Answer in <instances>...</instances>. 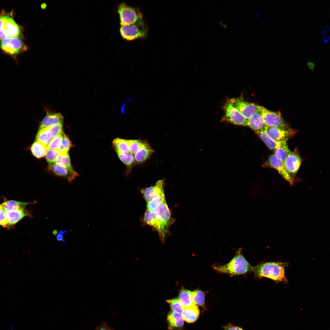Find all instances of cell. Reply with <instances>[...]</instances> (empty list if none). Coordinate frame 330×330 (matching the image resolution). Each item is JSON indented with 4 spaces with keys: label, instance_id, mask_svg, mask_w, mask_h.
<instances>
[{
    "label": "cell",
    "instance_id": "cell-27",
    "mask_svg": "<svg viewBox=\"0 0 330 330\" xmlns=\"http://www.w3.org/2000/svg\"><path fill=\"white\" fill-rule=\"evenodd\" d=\"M53 139L45 128L38 129L35 141H39L47 146Z\"/></svg>",
    "mask_w": 330,
    "mask_h": 330
},
{
    "label": "cell",
    "instance_id": "cell-23",
    "mask_svg": "<svg viewBox=\"0 0 330 330\" xmlns=\"http://www.w3.org/2000/svg\"><path fill=\"white\" fill-rule=\"evenodd\" d=\"M35 203V201L25 202L5 199L3 202L1 204L3 208L8 211L25 209L28 205L34 204Z\"/></svg>",
    "mask_w": 330,
    "mask_h": 330
},
{
    "label": "cell",
    "instance_id": "cell-46",
    "mask_svg": "<svg viewBox=\"0 0 330 330\" xmlns=\"http://www.w3.org/2000/svg\"><path fill=\"white\" fill-rule=\"evenodd\" d=\"M3 209V208L2 206V204H0V213L1 212V211H2V210Z\"/></svg>",
    "mask_w": 330,
    "mask_h": 330
},
{
    "label": "cell",
    "instance_id": "cell-29",
    "mask_svg": "<svg viewBox=\"0 0 330 330\" xmlns=\"http://www.w3.org/2000/svg\"><path fill=\"white\" fill-rule=\"evenodd\" d=\"M114 148L126 153L130 152V150L127 139L120 138L114 139L112 141Z\"/></svg>",
    "mask_w": 330,
    "mask_h": 330
},
{
    "label": "cell",
    "instance_id": "cell-43",
    "mask_svg": "<svg viewBox=\"0 0 330 330\" xmlns=\"http://www.w3.org/2000/svg\"><path fill=\"white\" fill-rule=\"evenodd\" d=\"M98 330H112L109 328H108L105 325L102 326Z\"/></svg>",
    "mask_w": 330,
    "mask_h": 330
},
{
    "label": "cell",
    "instance_id": "cell-31",
    "mask_svg": "<svg viewBox=\"0 0 330 330\" xmlns=\"http://www.w3.org/2000/svg\"><path fill=\"white\" fill-rule=\"evenodd\" d=\"M55 163L64 168H72L68 152L60 154Z\"/></svg>",
    "mask_w": 330,
    "mask_h": 330
},
{
    "label": "cell",
    "instance_id": "cell-33",
    "mask_svg": "<svg viewBox=\"0 0 330 330\" xmlns=\"http://www.w3.org/2000/svg\"><path fill=\"white\" fill-rule=\"evenodd\" d=\"M167 302L173 311L182 314L184 307L178 298L168 300H167Z\"/></svg>",
    "mask_w": 330,
    "mask_h": 330
},
{
    "label": "cell",
    "instance_id": "cell-41",
    "mask_svg": "<svg viewBox=\"0 0 330 330\" xmlns=\"http://www.w3.org/2000/svg\"><path fill=\"white\" fill-rule=\"evenodd\" d=\"M223 328L224 330H244L240 327L234 325L230 323L223 327Z\"/></svg>",
    "mask_w": 330,
    "mask_h": 330
},
{
    "label": "cell",
    "instance_id": "cell-20",
    "mask_svg": "<svg viewBox=\"0 0 330 330\" xmlns=\"http://www.w3.org/2000/svg\"><path fill=\"white\" fill-rule=\"evenodd\" d=\"M257 134L270 149L274 150L277 148L287 144L288 140H285L280 142L276 141L273 140L268 135L265 130V128L259 131Z\"/></svg>",
    "mask_w": 330,
    "mask_h": 330
},
{
    "label": "cell",
    "instance_id": "cell-24",
    "mask_svg": "<svg viewBox=\"0 0 330 330\" xmlns=\"http://www.w3.org/2000/svg\"><path fill=\"white\" fill-rule=\"evenodd\" d=\"M47 149V146L38 141H35L30 148L32 155L38 158L45 156Z\"/></svg>",
    "mask_w": 330,
    "mask_h": 330
},
{
    "label": "cell",
    "instance_id": "cell-16",
    "mask_svg": "<svg viewBox=\"0 0 330 330\" xmlns=\"http://www.w3.org/2000/svg\"><path fill=\"white\" fill-rule=\"evenodd\" d=\"M9 229L12 228L16 223L25 217H32L29 211L25 209L7 211Z\"/></svg>",
    "mask_w": 330,
    "mask_h": 330
},
{
    "label": "cell",
    "instance_id": "cell-26",
    "mask_svg": "<svg viewBox=\"0 0 330 330\" xmlns=\"http://www.w3.org/2000/svg\"><path fill=\"white\" fill-rule=\"evenodd\" d=\"M114 148L119 159L127 167H131L135 164V162L134 156L130 152L124 153L116 148Z\"/></svg>",
    "mask_w": 330,
    "mask_h": 330
},
{
    "label": "cell",
    "instance_id": "cell-9",
    "mask_svg": "<svg viewBox=\"0 0 330 330\" xmlns=\"http://www.w3.org/2000/svg\"><path fill=\"white\" fill-rule=\"evenodd\" d=\"M246 118L249 119L258 111L260 106L244 101L242 98H234L228 101Z\"/></svg>",
    "mask_w": 330,
    "mask_h": 330
},
{
    "label": "cell",
    "instance_id": "cell-22",
    "mask_svg": "<svg viewBox=\"0 0 330 330\" xmlns=\"http://www.w3.org/2000/svg\"><path fill=\"white\" fill-rule=\"evenodd\" d=\"M167 321L169 328L170 330L181 328L184 324V320L182 314L173 311L168 314Z\"/></svg>",
    "mask_w": 330,
    "mask_h": 330
},
{
    "label": "cell",
    "instance_id": "cell-25",
    "mask_svg": "<svg viewBox=\"0 0 330 330\" xmlns=\"http://www.w3.org/2000/svg\"><path fill=\"white\" fill-rule=\"evenodd\" d=\"M191 293L190 291L185 289H182L179 292L178 298L184 308L195 305L192 301Z\"/></svg>",
    "mask_w": 330,
    "mask_h": 330
},
{
    "label": "cell",
    "instance_id": "cell-14",
    "mask_svg": "<svg viewBox=\"0 0 330 330\" xmlns=\"http://www.w3.org/2000/svg\"><path fill=\"white\" fill-rule=\"evenodd\" d=\"M48 169L56 175L67 179L69 182H71L79 176L73 168H64L55 163L49 164Z\"/></svg>",
    "mask_w": 330,
    "mask_h": 330
},
{
    "label": "cell",
    "instance_id": "cell-21",
    "mask_svg": "<svg viewBox=\"0 0 330 330\" xmlns=\"http://www.w3.org/2000/svg\"><path fill=\"white\" fill-rule=\"evenodd\" d=\"M199 314V309L195 305L184 308L182 313L184 320L189 323L195 322L198 318Z\"/></svg>",
    "mask_w": 330,
    "mask_h": 330
},
{
    "label": "cell",
    "instance_id": "cell-6",
    "mask_svg": "<svg viewBox=\"0 0 330 330\" xmlns=\"http://www.w3.org/2000/svg\"><path fill=\"white\" fill-rule=\"evenodd\" d=\"M117 11L121 26L134 24L143 19L142 13L138 8L130 6L124 2L118 5Z\"/></svg>",
    "mask_w": 330,
    "mask_h": 330
},
{
    "label": "cell",
    "instance_id": "cell-32",
    "mask_svg": "<svg viewBox=\"0 0 330 330\" xmlns=\"http://www.w3.org/2000/svg\"><path fill=\"white\" fill-rule=\"evenodd\" d=\"M287 144L274 149V154L279 159L284 162L288 154L291 152Z\"/></svg>",
    "mask_w": 330,
    "mask_h": 330
},
{
    "label": "cell",
    "instance_id": "cell-18",
    "mask_svg": "<svg viewBox=\"0 0 330 330\" xmlns=\"http://www.w3.org/2000/svg\"><path fill=\"white\" fill-rule=\"evenodd\" d=\"M260 108L259 110L248 119V126L256 134L266 126Z\"/></svg>",
    "mask_w": 330,
    "mask_h": 330
},
{
    "label": "cell",
    "instance_id": "cell-19",
    "mask_svg": "<svg viewBox=\"0 0 330 330\" xmlns=\"http://www.w3.org/2000/svg\"><path fill=\"white\" fill-rule=\"evenodd\" d=\"M64 117L60 113L48 114L41 122L39 129L50 127L56 124L62 123Z\"/></svg>",
    "mask_w": 330,
    "mask_h": 330
},
{
    "label": "cell",
    "instance_id": "cell-12",
    "mask_svg": "<svg viewBox=\"0 0 330 330\" xmlns=\"http://www.w3.org/2000/svg\"><path fill=\"white\" fill-rule=\"evenodd\" d=\"M263 166L270 167L276 169L279 174L290 184L292 185L295 180L293 179L287 172L284 167V162L277 158L274 154L271 155Z\"/></svg>",
    "mask_w": 330,
    "mask_h": 330
},
{
    "label": "cell",
    "instance_id": "cell-30",
    "mask_svg": "<svg viewBox=\"0 0 330 330\" xmlns=\"http://www.w3.org/2000/svg\"><path fill=\"white\" fill-rule=\"evenodd\" d=\"M144 220L147 224L153 227L158 232L159 228L153 211L147 210L144 214Z\"/></svg>",
    "mask_w": 330,
    "mask_h": 330
},
{
    "label": "cell",
    "instance_id": "cell-36",
    "mask_svg": "<svg viewBox=\"0 0 330 330\" xmlns=\"http://www.w3.org/2000/svg\"><path fill=\"white\" fill-rule=\"evenodd\" d=\"M72 146L68 137L64 134L61 145L57 150L60 154L68 152L69 150Z\"/></svg>",
    "mask_w": 330,
    "mask_h": 330
},
{
    "label": "cell",
    "instance_id": "cell-7",
    "mask_svg": "<svg viewBox=\"0 0 330 330\" xmlns=\"http://www.w3.org/2000/svg\"><path fill=\"white\" fill-rule=\"evenodd\" d=\"M0 48L5 53L15 57L28 49L22 37L6 38L0 40Z\"/></svg>",
    "mask_w": 330,
    "mask_h": 330
},
{
    "label": "cell",
    "instance_id": "cell-44",
    "mask_svg": "<svg viewBox=\"0 0 330 330\" xmlns=\"http://www.w3.org/2000/svg\"><path fill=\"white\" fill-rule=\"evenodd\" d=\"M125 106H126V104L124 103V104H123V105H122V107H121V113L122 114L124 112V111H125L124 108H125Z\"/></svg>",
    "mask_w": 330,
    "mask_h": 330
},
{
    "label": "cell",
    "instance_id": "cell-35",
    "mask_svg": "<svg viewBox=\"0 0 330 330\" xmlns=\"http://www.w3.org/2000/svg\"><path fill=\"white\" fill-rule=\"evenodd\" d=\"M64 134L63 131L54 138L47 146V149L58 150L61 145Z\"/></svg>",
    "mask_w": 330,
    "mask_h": 330
},
{
    "label": "cell",
    "instance_id": "cell-10",
    "mask_svg": "<svg viewBox=\"0 0 330 330\" xmlns=\"http://www.w3.org/2000/svg\"><path fill=\"white\" fill-rule=\"evenodd\" d=\"M226 120L239 125L248 126V119L235 108L229 101L224 107Z\"/></svg>",
    "mask_w": 330,
    "mask_h": 330
},
{
    "label": "cell",
    "instance_id": "cell-1",
    "mask_svg": "<svg viewBox=\"0 0 330 330\" xmlns=\"http://www.w3.org/2000/svg\"><path fill=\"white\" fill-rule=\"evenodd\" d=\"M288 262L274 261L262 263L253 267V272L255 278L266 277L276 283L288 282L285 270L289 265Z\"/></svg>",
    "mask_w": 330,
    "mask_h": 330
},
{
    "label": "cell",
    "instance_id": "cell-28",
    "mask_svg": "<svg viewBox=\"0 0 330 330\" xmlns=\"http://www.w3.org/2000/svg\"><path fill=\"white\" fill-rule=\"evenodd\" d=\"M191 297L194 304L203 306L204 305L205 295L201 290L197 289L191 292Z\"/></svg>",
    "mask_w": 330,
    "mask_h": 330
},
{
    "label": "cell",
    "instance_id": "cell-45",
    "mask_svg": "<svg viewBox=\"0 0 330 330\" xmlns=\"http://www.w3.org/2000/svg\"><path fill=\"white\" fill-rule=\"evenodd\" d=\"M47 7V5L46 3H44L41 5V8L42 9H45Z\"/></svg>",
    "mask_w": 330,
    "mask_h": 330
},
{
    "label": "cell",
    "instance_id": "cell-34",
    "mask_svg": "<svg viewBox=\"0 0 330 330\" xmlns=\"http://www.w3.org/2000/svg\"><path fill=\"white\" fill-rule=\"evenodd\" d=\"M165 200H166L164 195L155 197L150 201L147 202V210L153 211L160 204Z\"/></svg>",
    "mask_w": 330,
    "mask_h": 330
},
{
    "label": "cell",
    "instance_id": "cell-5",
    "mask_svg": "<svg viewBox=\"0 0 330 330\" xmlns=\"http://www.w3.org/2000/svg\"><path fill=\"white\" fill-rule=\"evenodd\" d=\"M122 38L131 41L147 36L148 29L143 19L134 24L121 26L120 28Z\"/></svg>",
    "mask_w": 330,
    "mask_h": 330
},
{
    "label": "cell",
    "instance_id": "cell-2",
    "mask_svg": "<svg viewBox=\"0 0 330 330\" xmlns=\"http://www.w3.org/2000/svg\"><path fill=\"white\" fill-rule=\"evenodd\" d=\"M242 248L237 251L235 256L224 265L214 264L212 268L218 273L226 274L232 276L244 274L252 271V266L246 260L242 252Z\"/></svg>",
    "mask_w": 330,
    "mask_h": 330
},
{
    "label": "cell",
    "instance_id": "cell-11",
    "mask_svg": "<svg viewBox=\"0 0 330 330\" xmlns=\"http://www.w3.org/2000/svg\"><path fill=\"white\" fill-rule=\"evenodd\" d=\"M301 162V159L296 149L292 152H291L283 162L287 172L294 180Z\"/></svg>",
    "mask_w": 330,
    "mask_h": 330
},
{
    "label": "cell",
    "instance_id": "cell-15",
    "mask_svg": "<svg viewBox=\"0 0 330 330\" xmlns=\"http://www.w3.org/2000/svg\"><path fill=\"white\" fill-rule=\"evenodd\" d=\"M164 179L157 181L155 184L141 190L145 199L149 202L153 198L158 196L164 195L163 185Z\"/></svg>",
    "mask_w": 330,
    "mask_h": 330
},
{
    "label": "cell",
    "instance_id": "cell-17",
    "mask_svg": "<svg viewBox=\"0 0 330 330\" xmlns=\"http://www.w3.org/2000/svg\"><path fill=\"white\" fill-rule=\"evenodd\" d=\"M154 152L148 141H142V145L138 151L134 156L135 162L141 163L148 159Z\"/></svg>",
    "mask_w": 330,
    "mask_h": 330
},
{
    "label": "cell",
    "instance_id": "cell-3",
    "mask_svg": "<svg viewBox=\"0 0 330 330\" xmlns=\"http://www.w3.org/2000/svg\"><path fill=\"white\" fill-rule=\"evenodd\" d=\"M12 11L2 10L0 13V40L13 37H22L21 27L15 21Z\"/></svg>",
    "mask_w": 330,
    "mask_h": 330
},
{
    "label": "cell",
    "instance_id": "cell-38",
    "mask_svg": "<svg viewBox=\"0 0 330 330\" xmlns=\"http://www.w3.org/2000/svg\"><path fill=\"white\" fill-rule=\"evenodd\" d=\"M130 152L134 156L140 148L142 141L139 140H127Z\"/></svg>",
    "mask_w": 330,
    "mask_h": 330
},
{
    "label": "cell",
    "instance_id": "cell-8",
    "mask_svg": "<svg viewBox=\"0 0 330 330\" xmlns=\"http://www.w3.org/2000/svg\"><path fill=\"white\" fill-rule=\"evenodd\" d=\"M260 108L266 126H274L287 130H292L285 122L279 111H271L262 106H261Z\"/></svg>",
    "mask_w": 330,
    "mask_h": 330
},
{
    "label": "cell",
    "instance_id": "cell-4",
    "mask_svg": "<svg viewBox=\"0 0 330 330\" xmlns=\"http://www.w3.org/2000/svg\"><path fill=\"white\" fill-rule=\"evenodd\" d=\"M159 228V233L161 240L164 242L166 236L173 220L166 200L160 204L153 211Z\"/></svg>",
    "mask_w": 330,
    "mask_h": 330
},
{
    "label": "cell",
    "instance_id": "cell-13",
    "mask_svg": "<svg viewBox=\"0 0 330 330\" xmlns=\"http://www.w3.org/2000/svg\"><path fill=\"white\" fill-rule=\"evenodd\" d=\"M265 129L269 136L275 141L278 142L288 140L289 137L295 133L292 129L287 130L274 126H266Z\"/></svg>",
    "mask_w": 330,
    "mask_h": 330
},
{
    "label": "cell",
    "instance_id": "cell-40",
    "mask_svg": "<svg viewBox=\"0 0 330 330\" xmlns=\"http://www.w3.org/2000/svg\"><path fill=\"white\" fill-rule=\"evenodd\" d=\"M6 213L7 211L3 208L0 213V226L9 229Z\"/></svg>",
    "mask_w": 330,
    "mask_h": 330
},
{
    "label": "cell",
    "instance_id": "cell-39",
    "mask_svg": "<svg viewBox=\"0 0 330 330\" xmlns=\"http://www.w3.org/2000/svg\"><path fill=\"white\" fill-rule=\"evenodd\" d=\"M63 123H59L46 128L51 137L53 138L63 131Z\"/></svg>",
    "mask_w": 330,
    "mask_h": 330
},
{
    "label": "cell",
    "instance_id": "cell-37",
    "mask_svg": "<svg viewBox=\"0 0 330 330\" xmlns=\"http://www.w3.org/2000/svg\"><path fill=\"white\" fill-rule=\"evenodd\" d=\"M60 154L57 150L47 149L45 156L48 164L55 163Z\"/></svg>",
    "mask_w": 330,
    "mask_h": 330
},
{
    "label": "cell",
    "instance_id": "cell-42",
    "mask_svg": "<svg viewBox=\"0 0 330 330\" xmlns=\"http://www.w3.org/2000/svg\"><path fill=\"white\" fill-rule=\"evenodd\" d=\"M68 232V231L65 230H61L56 237L57 240L58 241H62L66 244L65 241L63 238V234Z\"/></svg>",
    "mask_w": 330,
    "mask_h": 330
}]
</instances>
